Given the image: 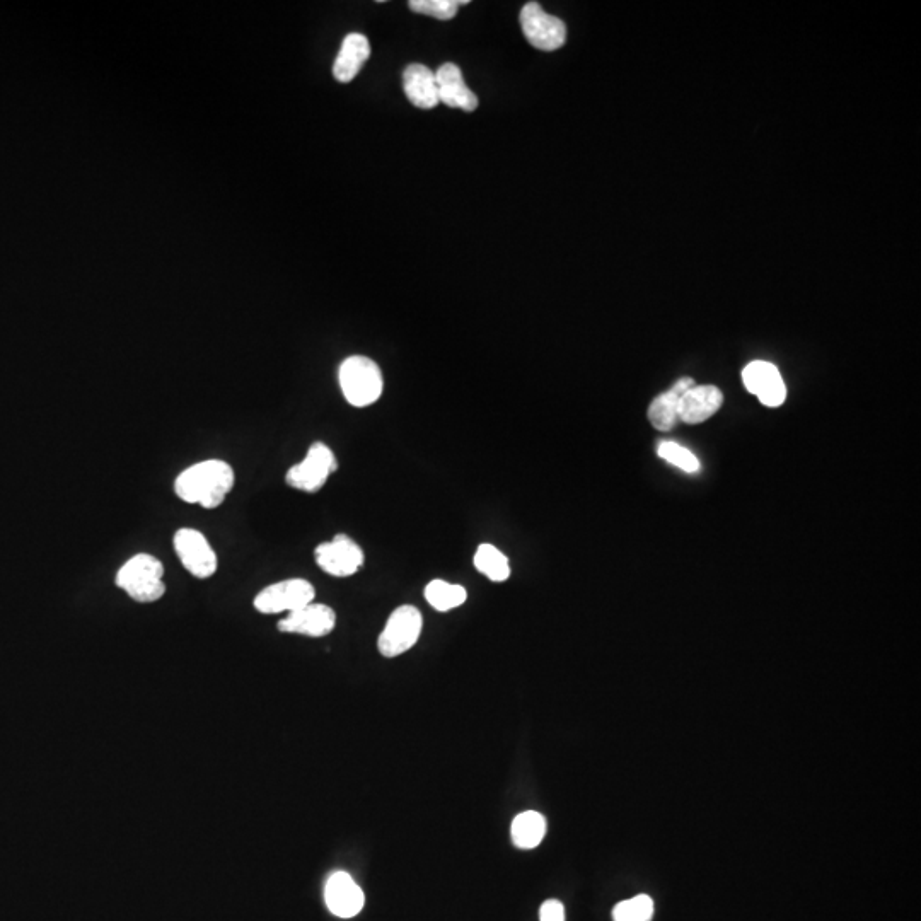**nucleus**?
<instances>
[{"label": "nucleus", "instance_id": "aec40b11", "mask_svg": "<svg viewBox=\"0 0 921 921\" xmlns=\"http://www.w3.org/2000/svg\"><path fill=\"white\" fill-rule=\"evenodd\" d=\"M473 563L476 570L492 582H505L510 577L509 558L497 546L488 543L478 546Z\"/></svg>", "mask_w": 921, "mask_h": 921}, {"label": "nucleus", "instance_id": "ddd939ff", "mask_svg": "<svg viewBox=\"0 0 921 921\" xmlns=\"http://www.w3.org/2000/svg\"><path fill=\"white\" fill-rule=\"evenodd\" d=\"M724 405V394L717 386H693L679 398L678 418L681 422L696 425L707 422Z\"/></svg>", "mask_w": 921, "mask_h": 921}, {"label": "nucleus", "instance_id": "f3484780", "mask_svg": "<svg viewBox=\"0 0 921 921\" xmlns=\"http://www.w3.org/2000/svg\"><path fill=\"white\" fill-rule=\"evenodd\" d=\"M695 386V381L691 377H681L678 383L674 384L666 393L659 394L649 406V420L652 427L661 432L671 430L678 418L679 398L683 396L688 389Z\"/></svg>", "mask_w": 921, "mask_h": 921}, {"label": "nucleus", "instance_id": "7ed1b4c3", "mask_svg": "<svg viewBox=\"0 0 921 921\" xmlns=\"http://www.w3.org/2000/svg\"><path fill=\"white\" fill-rule=\"evenodd\" d=\"M163 577L161 560L147 553H139L118 570L116 586L127 592L137 603H156L166 592Z\"/></svg>", "mask_w": 921, "mask_h": 921}, {"label": "nucleus", "instance_id": "2eb2a0df", "mask_svg": "<svg viewBox=\"0 0 921 921\" xmlns=\"http://www.w3.org/2000/svg\"><path fill=\"white\" fill-rule=\"evenodd\" d=\"M406 98L420 110H432L439 105V91L435 74L427 65H408L403 74Z\"/></svg>", "mask_w": 921, "mask_h": 921}, {"label": "nucleus", "instance_id": "4468645a", "mask_svg": "<svg viewBox=\"0 0 921 921\" xmlns=\"http://www.w3.org/2000/svg\"><path fill=\"white\" fill-rule=\"evenodd\" d=\"M435 81L439 91V103L468 113L478 108V98L464 82L463 72L458 65H442L441 69L435 72Z\"/></svg>", "mask_w": 921, "mask_h": 921}, {"label": "nucleus", "instance_id": "423d86ee", "mask_svg": "<svg viewBox=\"0 0 921 921\" xmlns=\"http://www.w3.org/2000/svg\"><path fill=\"white\" fill-rule=\"evenodd\" d=\"M521 28L526 40L543 52H555L567 40V26L562 19L548 14L538 2L522 7Z\"/></svg>", "mask_w": 921, "mask_h": 921}, {"label": "nucleus", "instance_id": "f8f14e48", "mask_svg": "<svg viewBox=\"0 0 921 921\" xmlns=\"http://www.w3.org/2000/svg\"><path fill=\"white\" fill-rule=\"evenodd\" d=\"M336 626V614L326 604L311 603L294 613L287 614L279 623L280 632L296 633L304 637H326Z\"/></svg>", "mask_w": 921, "mask_h": 921}, {"label": "nucleus", "instance_id": "4be33fe9", "mask_svg": "<svg viewBox=\"0 0 921 921\" xmlns=\"http://www.w3.org/2000/svg\"><path fill=\"white\" fill-rule=\"evenodd\" d=\"M470 4L468 0H410L408 6L417 14H425L430 18L449 21L458 14L459 6Z\"/></svg>", "mask_w": 921, "mask_h": 921}, {"label": "nucleus", "instance_id": "f257e3e1", "mask_svg": "<svg viewBox=\"0 0 921 921\" xmlns=\"http://www.w3.org/2000/svg\"><path fill=\"white\" fill-rule=\"evenodd\" d=\"M234 470L221 459L193 464L174 481V492L186 504L217 509L234 487Z\"/></svg>", "mask_w": 921, "mask_h": 921}, {"label": "nucleus", "instance_id": "6e6552de", "mask_svg": "<svg viewBox=\"0 0 921 921\" xmlns=\"http://www.w3.org/2000/svg\"><path fill=\"white\" fill-rule=\"evenodd\" d=\"M314 558L323 572L340 579L357 574L364 565V551L347 534H336L331 541L316 546Z\"/></svg>", "mask_w": 921, "mask_h": 921}, {"label": "nucleus", "instance_id": "412c9836", "mask_svg": "<svg viewBox=\"0 0 921 921\" xmlns=\"http://www.w3.org/2000/svg\"><path fill=\"white\" fill-rule=\"evenodd\" d=\"M652 918L654 901L647 894H638L635 898L625 899L614 906V921H652Z\"/></svg>", "mask_w": 921, "mask_h": 921}, {"label": "nucleus", "instance_id": "f03ea898", "mask_svg": "<svg viewBox=\"0 0 921 921\" xmlns=\"http://www.w3.org/2000/svg\"><path fill=\"white\" fill-rule=\"evenodd\" d=\"M338 381L345 400L355 408L374 405L383 396V372L374 360L364 355L343 360Z\"/></svg>", "mask_w": 921, "mask_h": 921}, {"label": "nucleus", "instance_id": "9d476101", "mask_svg": "<svg viewBox=\"0 0 921 921\" xmlns=\"http://www.w3.org/2000/svg\"><path fill=\"white\" fill-rule=\"evenodd\" d=\"M742 381L749 393L756 394L759 401L770 408L782 406L787 398V388L780 371L765 360H754L742 371Z\"/></svg>", "mask_w": 921, "mask_h": 921}, {"label": "nucleus", "instance_id": "9b49d317", "mask_svg": "<svg viewBox=\"0 0 921 921\" xmlns=\"http://www.w3.org/2000/svg\"><path fill=\"white\" fill-rule=\"evenodd\" d=\"M325 901L333 915L348 920L364 910L365 896L354 877L340 870L333 872L326 881Z\"/></svg>", "mask_w": 921, "mask_h": 921}, {"label": "nucleus", "instance_id": "0eeeda50", "mask_svg": "<svg viewBox=\"0 0 921 921\" xmlns=\"http://www.w3.org/2000/svg\"><path fill=\"white\" fill-rule=\"evenodd\" d=\"M314 586L304 579H289L265 587L255 597L256 611L263 614L294 613L314 603Z\"/></svg>", "mask_w": 921, "mask_h": 921}, {"label": "nucleus", "instance_id": "6ab92c4d", "mask_svg": "<svg viewBox=\"0 0 921 921\" xmlns=\"http://www.w3.org/2000/svg\"><path fill=\"white\" fill-rule=\"evenodd\" d=\"M425 599H427V603L432 608L441 611V613H447V611L463 606L466 603V599H468V592L463 586L449 584L446 580L437 579L432 580L425 587Z\"/></svg>", "mask_w": 921, "mask_h": 921}, {"label": "nucleus", "instance_id": "20e7f679", "mask_svg": "<svg viewBox=\"0 0 921 921\" xmlns=\"http://www.w3.org/2000/svg\"><path fill=\"white\" fill-rule=\"evenodd\" d=\"M422 628L423 616L420 609L410 604L400 606L389 614L386 626L377 638V649L388 659L406 654L415 647L422 635Z\"/></svg>", "mask_w": 921, "mask_h": 921}, {"label": "nucleus", "instance_id": "b1692460", "mask_svg": "<svg viewBox=\"0 0 921 921\" xmlns=\"http://www.w3.org/2000/svg\"><path fill=\"white\" fill-rule=\"evenodd\" d=\"M539 921H565V906L558 899H548L539 908Z\"/></svg>", "mask_w": 921, "mask_h": 921}, {"label": "nucleus", "instance_id": "dca6fc26", "mask_svg": "<svg viewBox=\"0 0 921 921\" xmlns=\"http://www.w3.org/2000/svg\"><path fill=\"white\" fill-rule=\"evenodd\" d=\"M369 57H371V43L367 40V36L360 35V33H350L345 36L340 53L333 65V76L336 81L343 82V84L354 81Z\"/></svg>", "mask_w": 921, "mask_h": 921}, {"label": "nucleus", "instance_id": "1a4fd4ad", "mask_svg": "<svg viewBox=\"0 0 921 921\" xmlns=\"http://www.w3.org/2000/svg\"><path fill=\"white\" fill-rule=\"evenodd\" d=\"M174 551L181 565L197 579H210L217 572V555L197 529L183 528L174 534Z\"/></svg>", "mask_w": 921, "mask_h": 921}, {"label": "nucleus", "instance_id": "39448f33", "mask_svg": "<svg viewBox=\"0 0 921 921\" xmlns=\"http://www.w3.org/2000/svg\"><path fill=\"white\" fill-rule=\"evenodd\" d=\"M338 470V461L335 452L323 442H314L309 447L306 458L301 463L292 466L285 481L290 488L299 492L316 493L325 487L326 481Z\"/></svg>", "mask_w": 921, "mask_h": 921}, {"label": "nucleus", "instance_id": "a211bd4d", "mask_svg": "<svg viewBox=\"0 0 921 921\" xmlns=\"http://www.w3.org/2000/svg\"><path fill=\"white\" fill-rule=\"evenodd\" d=\"M546 836V817L538 811L521 812L510 826L512 843L521 850H533Z\"/></svg>", "mask_w": 921, "mask_h": 921}, {"label": "nucleus", "instance_id": "5701e85b", "mask_svg": "<svg viewBox=\"0 0 921 921\" xmlns=\"http://www.w3.org/2000/svg\"><path fill=\"white\" fill-rule=\"evenodd\" d=\"M659 456L666 459L667 463L678 466L679 470L686 473H696L700 470V463L693 452L684 449V447L674 444V442H661L659 446Z\"/></svg>", "mask_w": 921, "mask_h": 921}]
</instances>
